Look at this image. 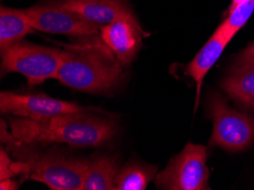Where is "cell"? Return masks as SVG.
<instances>
[{
	"mask_svg": "<svg viewBox=\"0 0 254 190\" xmlns=\"http://www.w3.org/2000/svg\"><path fill=\"white\" fill-rule=\"evenodd\" d=\"M24 172V163L13 162L3 148L0 150V180L11 179L17 174Z\"/></svg>",
	"mask_w": 254,
	"mask_h": 190,
	"instance_id": "cell-17",
	"label": "cell"
},
{
	"mask_svg": "<svg viewBox=\"0 0 254 190\" xmlns=\"http://www.w3.org/2000/svg\"><path fill=\"white\" fill-rule=\"evenodd\" d=\"M65 57V49L18 41L1 49V69L21 73L30 84H39L48 79H56Z\"/></svg>",
	"mask_w": 254,
	"mask_h": 190,
	"instance_id": "cell-3",
	"label": "cell"
},
{
	"mask_svg": "<svg viewBox=\"0 0 254 190\" xmlns=\"http://www.w3.org/2000/svg\"><path fill=\"white\" fill-rule=\"evenodd\" d=\"M18 185L16 182L13 181L11 179H5V180H0V189L1 190H15L17 189Z\"/></svg>",
	"mask_w": 254,
	"mask_h": 190,
	"instance_id": "cell-19",
	"label": "cell"
},
{
	"mask_svg": "<svg viewBox=\"0 0 254 190\" xmlns=\"http://www.w3.org/2000/svg\"><path fill=\"white\" fill-rule=\"evenodd\" d=\"M230 40L227 38L221 29L217 28L202 49L196 54L193 61L185 68V74L193 77L196 82V107H197L199 95H201L202 83L207 72L217 63L225 48L228 46Z\"/></svg>",
	"mask_w": 254,
	"mask_h": 190,
	"instance_id": "cell-11",
	"label": "cell"
},
{
	"mask_svg": "<svg viewBox=\"0 0 254 190\" xmlns=\"http://www.w3.org/2000/svg\"><path fill=\"white\" fill-rule=\"evenodd\" d=\"M86 107L46 95H18L10 91L0 94V111L31 120H47L54 116L79 113Z\"/></svg>",
	"mask_w": 254,
	"mask_h": 190,
	"instance_id": "cell-8",
	"label": "cell"
},
{
	"mask_svg": "<svg viewBox=\"0 0 254 190\" xmlns=\"http://www.w3.org/2000/svg\"><path fill=\"white\" fill-rule=\"evenodd\" d=\"M254 60V42L250 46H248L240 55L237 56L236 63H244V62L253 61Z\"/></svg>",
	"mask_w": 254,
	"mask_h": 190,
	"instance_id": "cell-18",
	"label": "cell"
},
{
	"mask_svg": "<svg viewBox=\"0 0 254 190\" xmlns=\"http://www.w3.org/2000/svg\"><path fill=\"white\" fill-rule=\"evenodd\" d=\"M34 29L29 22L24 9H14L1 6L0 8V50L32 33Z\"/></svg>",
	"mask_w": 254,
	"mask_h": 190,
	"instance_id": "cell-13",
	"label": "cell"
},
{
	"mask_svg": "<svg viewBox=\"0 0 254 190\" xmlns=\"http://www.w3.org/2000/svg\"><path fill=\"white\" fill-rule=\"evenodd\" d=\"M221 87L241 106L254 110V60L235 63L222 80Z\"/></svg>",
	"mask_w": 254,
	"mask_h": 190,
	"instance_id": "cell-12",
	"label": "cell"
},
{
	"mask_svg": "<svg viewBox=\"0 0 254 190\" xmlns=\"http://www.w3.org/2000/svg\"><path fill=\"white\" fill-rule=\"evenodd\" d=\"M147 34L137 19H119L109 25L101 26V38L118 61L127 66L137 56L142 39Z\"/></svg>",
	"mask_w": 254,
	"mask_h": 190,
	"instance_id": "cell-9",
	"label": "cell"
},
{
	"mask_svg": "<svg viewBox=\"0 0 254 190\" xmlns=\"http://www.w3.org/2000/svg\"><path fill=\"white\" fill-rule=\"evenodd\" d=\"M24 173L31 180L40 181L52 190H82L88 161L47 153L28 158Z\"/></svg>",
	"mask_w": 254,
	"mask_h": 190,
	"instance_id": "cell-6",
	"label": "cell"
},
{
	"mask_svg": "<svg viewBox=\"0 0 254 190\" xmlns=\"http://www.w3.org/2000/svg\"><path fill=\"white\" fill-rule=\"evenodd\" d=\"M24 13L34 30L53 34H65L79 38L97 36L98 25L81 15L57 6H33Z\"/></svg>",
	"mask_w": 254,
	"mask_h": 190,
	"instance_id": "cell-7",
	"label": "cell"
},
{
	"mask_svg": "<svg viewBox=\"0 0 254 190\" xmlns=\"http://www.w3.org/2000/svg\"><path fill=\"white\" fill-rule=\"evenodd\" d=\"M10 129L16 142H59L73 147H98L115 134V123L83 112L47 120L11 119Z\"/></svg>",
	"mask_w": 254,
	"mask_h": 190,
	"instance_id": "cell-1",
	"label": "cell"
},
{
	"mask_svg": "<svg viewBox=\"0 0 254 190\" xmlns=\"http://www.w3.org/2000/svg\"><path fill=\"white\" fill-rule=\"evenodd\" d=\"M156 168L129 163L115 177V190H145L155 176Z\"/></svg>",
	"mask_w": 254,
	"mask_h": 190,
	"instance_id": "cell-15",
	"label": "cell"
},
{
	"mask_svg": "<svg viewBox=\"0 0 254 190\" xmlns=\"http://www.w3.org/2000/svg\"><path fill=\"white\" fill-rule=\"evenodd\" d=\"M254 11V0H246L240 5L229 8L228 16L219 25L225 36L232 41L236 33L248 23Z\"/></svg>",
	"mask_w": 254,
	"mask_h": 190,
	"instance_id": "cell-16",
	"label": "cell"
},
{
	"mask_svg": "<svg viewBox=\"0 0 254 190\" xmlns=\"http://www.w3.org/2000/svg\"><path fill=\"white\" fill-rule=\"evenodd\" d=\"M207 114L213 122L210 146L238 153L254 142V118L229 107L220 95L210 96Z\"/></svg>",
	"mask_w": 254,
	"mask_h": 190,
	"instance_id": "cell-4",
	"label": "cell"
},
{
	"mask_svg": "<svg viewBox=\"0 0 254 190\" xmlns=\"http://www.w3.org/2000/svg\"><path fill=\"white\" fill-rule=\"evenodd\" d=\"M244 1H246V0H233V1H232V5H230V8H233V7L237 6V5H240V3L244 2Z\"/></svg>",
	"mask_w": 254,
	"mask_h": 190,
	"instance_id": "cell-20",
	"label": "cell"
},
{
	"mask_svg": "<svg viewBox=\"0 0 254 190\" xmlns=\"http://www.w3.org/2000/svg\"><path fill=\"white\" fill-rule=\"evenodd\" d=\"M205 146L188 142L186 147L155 178L160 189L209 190V168Z\"/></svg>",
	"mask_w": 254,
	"mask_h": 190,
	"instance_id": "cell-5",
	"label": "cell"
},
{
	"mask_svg": "<svg viewBox=\"0 0 254 190\" xmlns=\"http://www.w3.org/2000/svg\"><path fill=\"white\" fill-rule=\"evenodd\" d=\"M61 7L81 15L99 28L119 19H134L128 0H62Z\"/></svg>",
	"mask_w": 254,
	"mask_h": 190,
	"instance_id": "cell-10",
	"label": "cell"
},
{
	"mask_svg": "<svg viewBox=\"0 0 254 190\" xmlns=\"http://www.w3.org/2000/svg\"><path fill=\"white\" fill-rule=\"evenodd\" d=\"M91 38V37H89ZM66 57L56 80L75 90L102 94L112 90L122 80L123 65L103 39L65 45Z\"/></svg>",
	"mask_w": 254,
	"mask_h": 190,
	"instance_id": "cell-2",
	"label": "cell"
},
{
	"mask_svg": "<svg viewBox=\"0 0 254 190\" xmlns=\"http://www.w3.org/2000/svg\"><path fill=\"white\" fill-rule=\"evenodd\" d=\"M119 172L115 158L99 156L88 161L82 190H115Z\"/></svg>",
	"mask_w": 254,
	"mask_h": 190,
	"instance_id": "cell-14",
	"label": "cell"
}]
</instances>
